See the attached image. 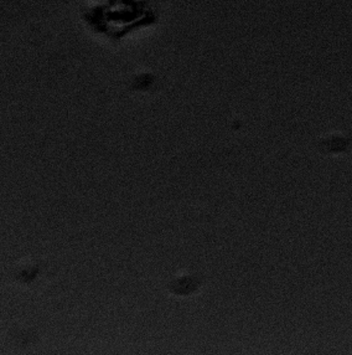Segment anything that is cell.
Here are the masks:
<instances>
[{"instance_id":"2","label":"cell","mask_w":352,"mask_h":355,"mask_svg":"<svg viewBox=\"0 0 352 355\" xmlns=\"http://www.w3.org/2000/svg\"><path fill=\"white\" fill-rule=\"evenodd\" d=\"M352 147V136L344 132H331L322 136L317 142L319 152L325 155L346 154Z\"/></svg>"},{"instance_id":"1","label":"cell","mask_w":352,"mask_h":355,"mask_svg":"<svg viewBox=\"0 0 352 355\" xmlns=\"http://www.w3.org/2000/svg\"><path fill=\"white\" fill-rule=\"evenodd\" d=\"M202 284L204 279L197 273L182 271L168 284V290L177 297H188L197 293Z\"/></svg>"}]
</instances>
